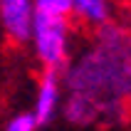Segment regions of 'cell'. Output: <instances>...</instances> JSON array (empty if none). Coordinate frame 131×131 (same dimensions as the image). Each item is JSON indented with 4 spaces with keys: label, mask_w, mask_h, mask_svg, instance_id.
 Masks as SVG:
<instances>
[{
    "label": "cell",
    "mask_w": 131,
    "mask_h": 131,
    "mask_svg": "<svg viewBox=\"0 0 131 131\" xmlns=\"http://www.w3.org/2000/svg\"><path fill=\"white\" fill-rule=\"evenodd\" d=\"M35 0H0V27L13 45H27Z\"/></svg>",
    "instance_id": "277c9868"
},
{
    "label": "cell",
    "mask_w": 131,
    "mask_h": 131,
    "mask_svg": "<svg viewBox=\"0 0 131 131\" xmlns=\"http://www.w3.org/2000/svg\"><path fill=\"white\" fill-rule=\"evenodd\" d=\"M59 114L64 119V124L69 126H96L102 124V109L94 99H89L87 94H79V92H67V96L62 99V106H59Z\"/></svg>",
    "instance_id": "5b68a950"
},
{
    "label": "cell",
    "mask_w": 131,
    "mask_h": 131,
    "mask_svg": "<svg viewBox=\"0 0 131 131\" xmlns=\"http://www.w3.org/2000/svg\"><path fill=\"white\" fill-rule=\"evenodd\" d=\"M94 32V42L64 67L62 82L67 92L94 99L104 119H119L131 104V37L114 22Z\"/></svg>",
    "instance_id": "6da1fadb"
},
{
    "label": "cell",
    "mask_w": 131,
    "mask_h": 131,
    "mask_svg": "<svg viewBox=\"0 0 131 131\" xmlns=\"http://www.w3.org/2000/svg\"><path fill=\"white\" fill-rule=\"evenodd\" d=\"M77 25L89 30H99L102 25L111 22L114 17V5L111 0H72V13H69Z\"/></svg>",
    "instance_id": "8992f818"
},
{
    "label": "cell",
    "mask_w": 131,
    "mask_h": 131,
    "mask_svg": "<svg viewBox=\"0 0 131 131\" xmlns=\"http://www.w3.org/2000/svg\"><path fill=\"white\" fill-rule=\"evenodd\" d=\"M129 27H131V17H129Z\"/></svg>",
    "instance_id": "9c48e42d"
},
{
    "label": "cell",
    "mask_w": 131,
    "mask_h": 131,
    "mask_svg": "<svg viewBox=\"0 0 131 131\" xmlns=\"http://www.w3.org/2000/svg\"><path fill=\"white\" fill-rule=\"evenodd\" d=\"M72 37L74 20L69 15L35 10L27 45L42 72H64V67L72 59Z\"/></svg>",
    "instance_id": "7a4b0ae2"
},
{
    "label": "cell",
    "mask_w": 131,
    "mask_h": 131,
    "mask_svg": "<svg viewBox=\"0 0 131 131\" xmlns=\"http://www.w3.org/2000/svg\"><path fill=\"white\" fill-rule=\"evenodd\" d=\"M5 129L7 131H35V129H40V126H37V119H35V114H32V109H30V111L13 114V116L5 121Z\"/></svg>",
    "instance_id": "52a82bcc"
},
{
    "label": "cell",
    "mask_w": 131,
    "mask_h": 131,
    "mask_svg": "<svg viewBox=\"0 0 131 131\" xmlns=\"http://www.w3.org/2000/svg\"><path fill=\"white\" fill-rule=\"evenodd\" d=\"M35 10L57 13V15H69V13H72V0H35Z\"/></svg>",
    "instance_id": "ba28073f"
},
{
    "label": "cell",
    "mask_w": 131,
    "mask_h": 131,
    "mask_svg": "<svg viewBox=\"0 0 131 131\" xmlns=\"http://www.w3.org/2000/svg\"><path fill=\"white\" fill-rule=\"evenodd\" d=\"M64 99V82L59 77V72H42L40 82H37L35 92V104H32V114L37 119V126H50L59 114Z\"/></svg>",
    "instance_id": "3957f363"
}]
</instances>
